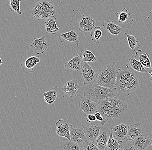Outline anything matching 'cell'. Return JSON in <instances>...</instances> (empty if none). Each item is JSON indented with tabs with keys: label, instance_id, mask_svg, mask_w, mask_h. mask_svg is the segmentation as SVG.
<instances>
[{
	"label": "cell",
	"instance_id": "obj_1",
	"mask_svg": "<svg viewBox=\"0 0 152 150\" xmlns=\"http://www.w3.org/2000/svg\"><path fill=\"white\" fill-rule=\"evenodd\" d=\"M140 87V80L138 74L127 68L117 70L115 89L118 95L129 96L131 93L136 91Z\"/></svg>",
	"mask_w": 152,
	"mask_h": 150
},
{
	"label": "cell",
	"instance_id": "obj_2",
	"mask_svg": "<svg viewBox=\"0 0 152 150\" xmlns=\"http://www.w3.org/2000/svg\"><path fill=\"white\" fill-rule=\"evenodd\" d=\"M127 109L128 105L126 102L120 100L116 96L107 98L99 103L98 111L107 122L109 119L123 117Z\"/></svg>",
	"mask_w": 152,
	"mask_h": 150
},
{
	"label": "cell",
	"instance_id": "obj_3",
	"mask_svg": "<svg viewBox=\"0 0 152 150\" xmlns=\"http://www.w3.org/2000/svg\"><path fill=\"white\" fill-rule=\"evenodd\" d=\"M116 75L115 62L109 61L102 66L97 73L95 83L104 87L115 89Z\"/></svg>",
	"mask_w": 152,
	"mask_h": 150
},
{
	"label": "cell",
	"instance_id": "obj_4",
	"mask_svg": "<svg viewBox=\"0 0 152 150\" xmlns=\"http://www.w3.org/2000/svg\"><path fill=\"white\" fill-rule=\"evenodd\" d=\"M83 94L97 103L110 97H116L118 95L115 89L104 87L96 83L86 86Z\"/></svg>",
	"mask_w": 152,
	"mask_h": 150
},
{
	"label": "cell",
	"instance_id": "obj_5",
	"mask_svg": "<svg viewBox=\"0 0 152 150\" xmlns=\"http://www.w3.org/2000/svg\"><path fill=\"white\" fill-rule=\"evenodd\" d=\"M30 13L38 20H45L58 14V9L52 1L47 0H37L32 5Z\"/></svg>",
	"mask_w": 152,
	"mask_h": 150
},
{
	"label": "cell",
	"instance_id": "obj_6",
	"mask_svg": "<svg viewBox=\"0 0 152 150\" xmlns=\"http://www.w3.org/2000/svg\"><path fill=\"white\" fill-rule=\"evenodd\" d=\"M21 66L23 72L28 74L33 72L34 68L40 62L39 56H31L25 54L21 56Z\"/></svg>",
	"mask_w": 152,
	"mask_h": 150
},
{
	"label": "cell",
	"instance_id": "obj_7",
	"mask_svg": "<svg viewBox=\"0 0 152 150\" xmlns=\"http://www.w3.org/2000/svg\"><path fill=\"white\" fill-rule=\"evenodd\" d=\"M80 111L84 114H95L98 111V103H95L84 94L79 102Z\"/></svg>",
	"mask_w": 152,
	"mask_h": 150
},
{
	"label": "cell",
	"instance_id": "obj_8",
	"mask_svg": "<svg viewBox=\"0 0 152 150\" xmlns=\"http://www.w3.org/2000/svg\"><path fill=\"white\" fill-rule=\"evenodd\" d=\"M72 127V125L69 123L68 118L66 117L57 121L55 125V130L58 136L71 140V131Z\"/></svg>",
	"mask_w": 152,
	"mask_h": 150
},
{
	"label": "cell",
	"instance_id": "obj_9",
	"mask_svg": "<svg viewBox=\"0 0 152 150\" xmlns=\"http://www.w3.org/2000/svg\"><path fill=\"white\" fill-rule=\"evenodd\" d=\"M96 20L94 18L89 15L83 14L79 21V30L86 36L96 27Z\"/></svg>",
	"mask_w": 152,
	"mask_h": 150
},
{
	"label": "cell",
	"instance_id": "obj_10",
	"mask_svg": "<svg viewBox=\"0 0 152 150\" xmlns=\"http://www.w3.org/2000/svg\"><path fill=\"white\" fill-rule=\"evenodd\" d=\"M81 70L84 84L89 85L96 83L97 74L88 63H83Z\"/></svg>",
	"mask_w": 152,
	"mask_h": 150
},
{
	"label": "cell",
	"instance_id": "obj_11",
	"mask_svg": "<svg viewBox=\"0 0 152 150\" xmlns=\"http://www.w3.org/2000/svg\"><path fill=\"white\" fill-rule=\"evenodd\" d=\"M45 37L43 35L41 38H34L29 45L31 52L37 55L44 53L49 46L48 42L45 40Z\"/></svg>",
	"mask_w": 152,
	"mask_h": 150
},
{
	"label": "cell",
	"instance_id": "obj_12",
	"mask_svg": "<svg viewBox=\"0 0 152 150\" xmlns=\"http://www.w3.org/2000/svg\"><path fill=\"white\" fill-rule=\"evenodd\" d=\"M116 16L118 18V24L120 27H125L130 26L134 22L132 16L125 8H123L121 11H118Z\"/></svg>",
	"mask_w": 152,
	"mask_h": 150
},
{
	"label": "cell",
	"instance_id": "obj_13",
	"mask_svg": "<svg viewBox=\"0 0 152 150\" xmlns=\"http://www.w3.org/2000/svg\"><path fill=\"white\" fill-rule=\"evenodd\" d=\"M83 128L87 140L94 142L100 134L102 126L91 123Z\"/></svg>",
	"mask_w": 152,
	"mask_h": 150
},
{
	"label": "cell",
	"instance_id": "obj_14",
	"mask_svg": "<svg viewBox=\"0 0 152 150\" xmlns=\"http://www.w3.org/2000/svg\"><path fill=\"white\" fill-rule=\"evenodd\" d=\"M81 87L79 85L77 80L74 79L66 82L62 87L61 90L68 96L74 98L77 96L78 90Z\"/></svg>",
	"mask_w": 152,
	"mask_h": 150
},
{
	"label": "cell",
	"instance_id": "obj_15",
	"mask_svg": "<svg viewBox=\"0 0 152 150\" xmlns=\"http://www.w3.org/2000/svg\"><path fill=\"white\" fill-rule=\"evenodd\" d=\"M71 141L82 147L84 142L87 140L83 128L72 127L71 131Z\"/></svg>",
	"mask_w": 152,
	"mask_h": 150
},
{
	"label": "cell",
	"instance_id": "obj_16",
	"mask_svg": "<svg viewBox=\"0 0 152 150\" xmlns=\"http://www.w3.org/2000/svg\"><path fill=\"white\" fill-rule=\"evenodd\" d=\"M128 126L122 123L111 128V132L114 137L119 142H123L125 139L128 132Z\"/></svg>",
	"mask_w": 152,
	"mask_h": 150
},
{
	"label": "cell",
	"instance_id": "obj_17",
	"mask_svg": "<svg viewBox=\"0 0 152 150\" xmlns=\"http://www.w3.org/2000/svg\"><path fill=\"white\" fill-rule=\"evenodd\" d=\"M111 133V130L108 127H104L99 136L94 142L100 150H105Z\"/></svg>",
	"mask_w": 152,
	"mask_h": 150
},
{
	"label": "cell",
	"instance_id": "obj_18",
	"mask_svg": "<svg viewBox=\"0 0 152 150\" xmlns=\"http://www.w3.org/2000/svg\"><path fill=\"white\" fill-rule=\"evenodd\" d=\"M143 129L139 123L128 126V132L125 140L128 142H131L140 135H142Z\"/></svg>",
	"mask_w": 152,
	"mask_h": 150
},
{
	"label": "cell",
	"instance_id": "obj_19",
	"mask_svg": "<svg viewBox=\"0 0 152 150\" xmlns=\"http://www.w3.org/2000/svg\"><path fill=\"white\" fill-rule=\"evenodd\" d=\"M125 67L132 71H135L142 73H147L148 72L135 55L132 56L129 59Z\"/></svg>",
	"mask_w": 152,
	"mask_h": 150
},
{
	"label": "cell",
	"instance_id": "obj_20",
	"mask_svg": "<svg viewBox=\"0 0 152 150\" xmlns=\"http://www.w3.org/2000/svg\"><path fill=\"white\" fill-rule=\"evenodd\" d=\"M79 33L77 31L71 30L69 32L61 33L59 35L58 39L61 42L64 41L76 44L77 47L79 46L80 42L78 40Z\"/></svg>",
	"mask_w": 152,
	"mask_h": 150
},
{
	"label": "cell",
	"instance_id": "obj_21",
	"mask_svg": "<svg viewBox=\"0 0 152 150\" xmlns=\"http://www.w3.org/2000/svg\"><path fill=\"white\" fill-rule=\"evenodd\" d=\"M152 140L146 135H140L133 141V146L138 150H146L151 143Z\"/></svg>",
	"mask_w": 152,
	"mask_h": 150
},
{
	"label": "cell",
	"instance_id": "obj_22",
	"mask_svg": "<svg viewBox=\"0 0 152 150\" xmlns=\"http://www.w3.org/2000/svg\"><path fill=\"white\" fill-rule=\"evenodd\" d=\"M81 58L79 53L71 60L66 62L64 64V68L67 69H71L79 71L81 70Z\"/></svg>",
	"mask_w": 152,
	"mask_h": 150
},
{
	"label": "cell",
	"instance_id": "obj_23",
	"mask_svg": "<svg viewBox=\"0 0 152 150\" xmlns=\"http://www.w3.org/2000/svg\"><path fill=\"white\" fill-rule=\"evenodd\" d=\"M102 26L111 34L115 36L119 35L123 31L122 27L115 24L112 20L103 22Z\"/></svg>",
	"mask_w": 152,
	"mask_h": 150
},
{
	"label": "cell",
	"instance_id": "obj_24",
	"mask_svg": "<svg viewBox=\"0 0 152 150\" xmlns=\"http://www.w3.org/2000/svg\"><path fill=\"white\" fill-rule=\"evenodd\" d=\"M57 19L53 16L45 20V28L46 33L56 34L60 30L59 27L57 25Z\"/></svg>",
	"mask_w": 152,
	"mask_h": 150
},
{
	"label": "cell",
	"instance_id": "obj_25",
	"mask_svg": "<svg viewBox=\"0 0 152 150\" xmlns=\"http://www.w3.org/2000/svg\"><path fill=\"white\" fill-rule=\"evenodd\" d=\"M58 89L56 86L45 92L43 94L45 102L48 105H53L58 99Z\"/></svg>",
	"mask_w": 152,
	"mask_h": 150
},
{
	"label": "cell",
	"instance_id": "obj_26",
	"mask_svg": "<svg viewBox=\"0 0 152 150\" xmlns=\"http://www.w3.org/2000/svg\"><path fill=\"white\" fill-rule=\"evenodd\" d=\"M142 50H140L136 52L135 56L144 67L150 69L152 68V65L150 59V55L147 52L144 54H142Z\"/></svg>",
	"mask_w": 152,
	"mask_h": 150
},
{
	"label": "cell",
	"instance_id": "obj_27",
	"mask_svg": "<svg viewBox=\"0 0 152 150\" xmlns=\"http://www.w3.org/2000/svg\"><path fill=\"white\" fill-rule=\"evenodd\" d=\"M58 148L62 150H80L81 147L74 141L67 139L61 141Z\"/></svg>",
	"mask_w": 152,
	"mask_h": 150
},
{
	"label": "cell",
	"instance_id": "obj_28",
	"mask_svg": "<svg viewBox=\"0 0 152 150\" xmlns=\"http://www.w3.org/2000/svg\"><path fill=\"white\" fill-rule=\"evenodd\" d=\"M79 54L81 58L82 61L83 63H93L97 60L94 54L92 52L86 48L81 50Z\"/></svg>",
	"mask_w": 152,
	"mask_h": 150
},
{
	"label": "cell",
	"instance_id": "obj_29",
	"mask_svg": "<svg viewBox=\"0 0 152 150\" xmlns=\"http://www.w3.org/2000/svg\"><path fill=\"white\" fill-rule=\"evenodd\" d=\"M124 35L127 37L128 44L131 49L133 51H137L140 47L137 37L135 35H130L127 33H124Z\"/></svg>",
	"mask_w": 152,
	"mask_h": 150
},
{
	"label": "cell",
	"instance_id": "obj_30",
	"mask_svg": "<svg viewBox=\"0 0 152 150\" xmlns=\"http://www.w3.org/2000/svg\"><path fill=\"white\" fill-rule=\"evenodd\" d=\"M119 142L114 137L113 134L111 132L105 150H121L122 149V146L120 145Z\"/></svg>",
	"mask_w": 152,
	"mask_h": 150
},
{
	"label": "cell",
	"instance_id": "obj_31",
	"mask_svg": "<svg viewBox=\"0 0 152 150\" xmlns=\"http://www.w3.org/2000/svg\"><path fill=\"white\" fill-rule=\"evenodd\" d=\"M102 34L103 33L101 27L96 26L90 32L91 39L94 43L96 44H99L100 39L102 36Z\"/></svg>",
	"mask_w": 152,
	"mask_h": 150
},
{
	"label": "cell",
	"instance_id": "obj_32",
	"mask_svg": "<svg viewBox=\"0 0 152 150\" xmlns=\"http://www.w3.org/2000/svg\"><path fill=\"white\" fill-rule=\"evenodd\" d=\"M22 0H9V9L13 13L21 15L20 2Z\"/></svg>",
	"mask_w": 152,
	"mask_h": 150
},
{
	"label": "cell",
	"instance_id": "obj_33",
	"mask_svg": "<svg viewBox=\"0 0 152 150\" xmlns=\"http://www.w3.org/2000/svg\"><path fill=\"white\" fill-rule=\"evenodd\" d=\"M82 147L85 150H100L94 142L87 140L84 142Z\"/></svg>",
	"mask_w": 152,
	"mask_h": 150
},
{
	"label": "cell",
	"instance_id": "obj_34",
	"mask_svg": "<svg viewBox=\"0 0 152 150\" xmlns=\"http://www.w3.org/2000/svg\"><path fill=\"white\" fill-rule=\"evenodd\" d=\"M95 116H96V118L97 121H99L101 126H104V124L107 123V122L104 121L103 116H102L101 114L99 112H97L95 114Z\"/></svg>",
	"mask_w": 152,
	"mask_h": 150
},
{
	"label": "cell",
	"instance_id": "obj_35",
	"mask_svg": "<svg viewBox=\"0 0 152 150\" xmlns=\"http://www.w3.org/2000/svg\"><path fill=\"white\" fill-rule=\"evenodd\" d=\"M121 150H138L133 146V144L130 142H127L124 145Z\"/></svg>",
	"mask_w": 152,
	"mask_h": 150
},
{
	"label": "cell",
	"instance_id": "obj_36",
	"mask_svg": "<svg viewBox=\"0 0 152 150\" xmlns=\"http://www.w3.org/2000/svg\"><path fill=\"white\" fill-rule=\"evenodd\" d=\"M84 117L86 119V121L89 123H93L96 121L95 114H84Z\"/></svg>",
	"mask_w": 152,
	"mask_h": 150
},
{
	"label": "cell",
	"instance_id": "obj_37",
	"mask_svg": "<svg viewBox=\"0 0 152 150\" xmlns=\"http://www.w3.org/2000/svg\"><path fill=\"white\" fill-rule=\"evenodd\" d=\"M148 73H149V74L151 75V77L150 78V80H151V81L152 82V68L150 69V70L148 71Z\"/></svg>",
	"mask_w": 152,
	"mask_h": 150
},
{
	"label": "cell",
	"instance_id": "obj_38",
	"mask_svg": "<svg viewBox=\"0 0 152 150\" xmlns=\"http://www.w3.org/2000/svg\"><path fill=\"white\" fill-rule=\"evenodd\" d=\"M0 60H1V64H0L1 65L2 64H4V62H2V61L1 58H0Z\"/></svg>",
	"mask_w": 152,
	"mask_h": 150
},
{
	"label": "cell",
	"instance_id": "obj_39",
	"mask_svg": "<svg viewBox=\"0 0 152 150\" xmlns=\"http://www.w3.org/2000/svg\"><path fill=\"white\" fill-rule=\"evenodd\" d=\"M80 150H85V149H84V148H83V147H81Z\"/></svg>",
	"mask_w": 152,
	"mask_h": 150
},
{
	"label": "cell",
	"instance_id": "obj_40",
	"mask_svg": "<svg viewBox=\"0 0 152 150\" xmlns=\"http://www.w3.org/2000/svg\"><path fill=\"white\" fill-rule=\"evenodd\" d=\"M150 14H152V10L151 11V12H150Z\"/></svg>",
	"mask_w": 152,
	"mask_h": 150
},
{
	"label": "cell",
	"instance_id": "obj_41",
	"mask_svg": "<svg viewBox=\"0 0 152 150\" xmlns=\"http://www.w3.org/2000/svg\"><path fill=\"white\" fill-rule=\"evenodd\" d=\"M151 145L152 148V141H151Z\"/></svg>",
	"mask_w": 152,
	"mask_h": 150
},
{
	"label": "cell",
	"instance_id": "obj_42",
	"mask_svg": "<svg viewBox=\"0 0 152 150\" xmlns=\"http://www.w3.org/2000/svg\"></svg>",
	"mask_w": 152,
	"mask_h": 150
}]
</instances>
